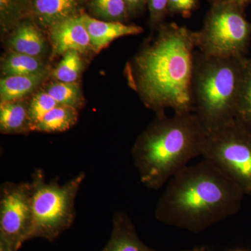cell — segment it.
Wrapping results in <instances>:
<instances>
[{
    "label": "cell",
    "mask_w": 251,
    "mask_h": 251,
    "mask_svg": "<svg viewBox=\"0 0 251 251\" xmlns=\"http://www.w3.org/2000/svg\"><path fill=\"white\" fill-rule=\"evenodd\" d=\"M130 64L132 87L157 115L193 112L191 81L196 34L184 26L163 23Z\"/></svg>",
    "instance_id": "6da1fadb"
},
{
    "label": "cell",
    "mask_w": 251,
    "mask_h": 251,
    "mask_svg": "<svg viewBox=\"0 0 251 251\" xmlns=\"http://www.w3.org/2000/svg\"><path fill=\"white\" fill-rule=\"evenodd\" d=\"M166 184L155 209L156 219L196 233L237 214L246 195L204 158L185 167Z\"/></svg>",
    "instance_id": "7a4b0ae2"
},
{
    "label": "cell",
    "mask_w": 251,
    "mask_h": 251,
    "mask_svg": "<svg viewBox=\"0 0 251 251\" xmlns=\"http://www.w3.org/2000/svg\"><path fill=\"white\" fill-rule=\"evenodd\" d=\"M206 130L194 112L157 115L156 121L140 135L132 158L141 182L160 189L188 163L202 154Z\"/></svg>",
    "instance_id": "3957f363"
},
{
    "label": "cell",
    "mask_w": 251,
    "mask_h": 251,
    "mask_svg": "<svg viewBox=\"0 0 251 251\" xmlns=\"http://www.w3.org/2000/svg\"><path fill=\"white\" fill-rule=\"evenodd\" d=\"M247 69L242 57H214L195 51L193 112L206 130L234 120Z\"/></svg>",
    "instance_id": "277c9868"
},
{
    "label": "cell",
    "mask_w": 251,
    "mask_h": 251,
    "mask_svg": "<svg viewBox=\"0 0 251 251\" xmlns=\"http://www.w3.org/2000/svg\"><path fill=\"white\" fill-rule=\"evenodd\" d=\"M85 178L79 173L65 184L57 180L47 182L36 169L31 175V221L27 241L42 238L54 242L70 228L75 217V199Z\"/></svg>",
    "instance_id": "5b68a950"
},
{
    "label": "cell",
    "mask_w": 251,
    "mask_h": 251,
    "mask_svg": "<svg viewBox=\"0 0 251 251\" xmlns=\"http://www.w3.org/2000/svg\"><path fill=\"white\" fill-rule=\"evenodd\" d=\"M201 156L251 194V131L235 119L206 130Z\"/></svg>",
    "instance_id": "8992f818"
},
{
    "label": "cell",
    "mask_w": 251,
    "mask_h": 251,
    "mask_svg": "<svg viewBox=\"0 0 251 251\" xmlns=\"http://www.w3.org/2000/svg\"><path fill=\"white\" fill-rule=\"evenodd\" d=\"M242 9L227 3L211 4L202 27L195 31L196 50L214 57H242L251 31Z\"/></svg>",
    "instance_id": "52a82bcc"
},
{
    "label": "cell",
    "mask_w": 251,
    "mask_h": 251,
    "mask_svg": "<svg viewBox=\"0 0 251 251\" xmlns=\"http://www.w3.org/2000/svg\"><path fill=\"white\" fill-rule=\"evenodd\" d=\"M31 185L4 183L0 195V238L19 250L27 241L31 221Z\"/></svg>",
    "instance_id": "ba28073f"
},
{
    "label": "cell",
    "mask_w": 251,
    "mask_h": 251,
    "mask_svg": "<svg viewBox=\"0 0 251 251\" xmlns=\"http://www.w3.org/2000/svg\"><path fill=\"white\" fill-rule=\"evenodd\" d=\"M80 15L67 18L50 28V37L54 55L65 54L69 51L87 53L92 49L88 31Z\"/></svg>",
    "instance_id": "9c48e42d"
},
{
    "label": "cell",
    "mask_w": 251,
    "mask_h": 251,
    "mask_svg": "<svg viewBox=\"0 0 251 251\" xmlns=\"http://www.w3.org/2000/svg\"><path fill=\"white\" fill-rule=\"evenodd\" d=\"M84 0H23V8L33 19L46 28L82 14Z\"/></svg>",
    "instance_id": "30bf717a"
},
{
    "label": "cell",
    "mask_w": 251,
    "mask_h": 251,
    "mask_svg": "<svg viewBox=\"0 0 251 251\" xmlns=\"http://www.w3.org/2000/svg\"><path fill=\"white\" fill-rule=\"evenodd\" d=\"M82 22L90 36L91 45L96 52H99L115 39L122 36L136 35L143 31V28L135 25L114 21H99L82 13Z\"/></svg>",
    "instance_id": "8fae6325"
},
{
    "label": "cell",
    "mask_w": 251,
    "mask_h": 251,
    "mask_svg": "<svg viewBox=\"0 0 251 251\" xmlns=\"http://www.w3.org/2000/svg\"><path fill=\"white\" fill-rule=\"evenodd\" d=\"M100 251H156L148 247L138 237L134 226L123 212L115 214L111 235Z\"/></svg>",
    "instance_id": "7c38bea8"
},
{
    "label": "cell",
    "mask_w": 251,
    "mask_h": 251,
    "mask_svg": "<svg viewBox=\"0 0 251 251\" xmlns=\"http://www.w3.org/2000/svg\"><path fill=\"white\" fill-rule=\"evenodd\" d=\"M14 52L38 57L45 50V41L39 28L26 21L20 24L9 41Z\"/></svg>",
    "instance_id": "4fadbf2b"
},
{
    "label": "cell",
    "mask_w": 251,
    "mask_h": 251,
    "mask_svg": "<svg viewBox=\"0 0 251 251\" xmlns=\"http://www.w3.org/2000/svg\"><path fill=\"white\" fill-rule=\"evenodd\" d=\"M45 70L25 75H13L0 81L1 103L16 101L27 96L36 89L46 77Z\"/></svg>",
    "instance_id": "5bb4252c"
},
{
    "label": "cell",
    "mask_w": 251,
    "mask_h": 251,
    "mask_svg": "<svg viewBox=\"0 0 251 251\" xmlns=\"http://www.w3.org/2000/svg\"><path fill=\"white\" fill-rule=\"evenodd\" d=\"M0 130L5 134L21 133L31 130L28 105L18 100L1 103Z\"/></svg>",
    "instance_id": "9a60e30c"
},
{
    "label": "cell",
    "mask_w": 251,
    "mask_h": 251,
    "mask_svg": "<svg viewBox=\"0 0 251 251\" xmlns=\"http://www.w3.org/2000/svg\"><path fill=\"white\" fill-rule=\"evenodd\" d=\"M77 110L58 105L43 117L32 130L44 133H57L70 129L77 120Z\"/></svg>",
    "instance_id": "2e32d148"
},
{
    "label": "cell",
    "mask_w": 251,
    "mask_h": 251,
    "mask_svg": "<svg viewBox=\"0 0 251 251\" xmlns=\"http://www.w3.org/2000/svg\"><path fill=\"white\" fill-rule=\"evenodd\" d=\"M42 70V63L38 57L16 52L8 55L1 65V72L6 77L30 75Z\"/></svg>",
    "instance_id": "e0dca14e"
},
{
    "label": "cell",
    "mask_w": 251,
    "mask_h": 251,
    "mask_svg": "<svg viewBox=\"0 0 251 251\" xmlns=\"http://www.w3.org/2000/svg\"><path fill=\"white\" fill-rule=\"evenodd\" d=\"M89 9L94 16L114 22L125 23L130 16L124 0H90Z\"/></svg>",
    "instance_id": "ac0fdd59"
},
{
    "label": "cell",
    "mask_w": 251,
    "mask_h": 251,
    "mask_svg": "<svg viewBox=\"0 0 251 251\" xmlns=\"http://www.w3.org/2000/svg\"><path fill=\"white\" fill-rule=\"evenodd\" d=\"M46 92L56 100L58 105L71 108H80L82 105V92L80 86L75 82H57L48 86Z\"/></svg>",
    "instance_id": "d6986e66"
},
{
    "label": "cell",
    "mask_w": 251,
    "mask_h": 251,
    "mask_svg": "<svg viewBox=\"0 0 251 251\" xmlns=\"http://www.w3.org/2000/svg\"><path fill=\"white\" fill-rule=\"evenodd\" d=\"M80 53L76 51H69L63 56V58L52 73L54 79L59 82H76L82 68Z\"/></svg>",
    "instance_id": "ffe728a7"
},
{
    "label": "cell",
    "mask_w": 251,
    "mask_h": 251,
    "mask_svg": "<svg viewBox=\"0 0 251 251\" xmlns=\"http://www.w3.org/2000/svg\"><path fill=\"white\" fill-rule=\"evenodd\" d=\"M234 119L251 131V67H248Z\"/></svg>",
    "instance_id": "44dd1931"
},
{
    "label": "cell",
    "mask_w": 251,
    "mask_h": 251,
    "mask_svg": "<svg viewBox=\"0 0 251 251\" xmlns=\"http://www.w3.org/2000/svg\"><path fill=\"white\" fill-rule=\"evenodd\" d=\"M58 105L52 97L46 92H40L34 95L28 105V114L31 124V128L52 109Z\"/></svg>",
    "instance_id": "7402d4cb"
},
{
    "label": "cell",
    "mask_w": 251,
    "mask_h": 251,
    "mask_svg": "<svg viewBox=\"0 0 251 251\" xmlns=\"http://www.w3.org/2000/svg\"><path fill=\"white\" fill-rule=\"evenodd\" d=\"M169 0H147L150 11V23L154 27H158L163 24L168 15Z\"/></svg>",
    "instance_id": "603a6c76"
},
{
    "label": "cell",
    "mask_w": 251,
    "mask_h": 251,
    "mask_svg": "<svg viewBox=\"0 0 251 251\" xmlns=\"http://www.w3.org/2000/svg\"><path fill=\"white\" fill-rule=\"evenodd\" d=\"M199 2L200 0H169L168 12L169 15H180L188 18L198 9Z\"/></svg>",
    "instance_id": "cb8c5ba5"
},
{
    "label": "cell",
    "mask_w": 251,
    "mask_h": 251,
    "mask_svg": "<svg viewBox=\"0 0 251 251\" xmlns=\"http://www.w3.org/2000/svg\"><path fill=\"white\" fill-rule=\"evenodd\" d=\"M23 4L20 0H0V11H1V21L10 17L12 14L22 12Z\"/></svg>",
    "instance_id": "d4e9b609"
},
{
    "label": "cell",
    "mask_w": 251,
    "mask_h": 251,
    "mask_svg": "<svg viewBox=\"0 0 251 251\" xmlns=\"http://www.w3.org/2000/svg\"><path fill=\"white\" fill-rule=\"evenodd\" d=\"M130 16L141 12L147 5V0H124Z\"/></svg>",
    "instance_id": "484cf974"
},
{
    "label": "cell",
    "mask_w": 251,
    "mask_h": 251,
    "mask_svg": "<svg viewBox=\"0 0 251 251\" xmlns=\"http://www.w3.org/2000/svg\"><path fill=\"white\" fill-rule=\"evenodd\" d=\"M209 1L211 4L227 3V4L237 5V6L244 8L251 2V0H209Z\"/></svg>",
    "instance_id": "4316f807"
},
{
    "label": "cell",
    "mask_w": 251,
    "mask_h": 251,
    "mask_svg": "<svg viewBox=\"0 0 251 251\" xmlns=\"http://www.w3.org/2000/svg\"><path fill=\"white\" fill-rule=\"evenodd\" d=\"M0 251H18L5 239L0 238Z\"/></svg>",
    "instance_id": "83f0119b"
},
{
    "label": "cell",
    "mask_w": 251,
    "mask_h": 251,
    "mask_svg": "<svg viewBox=\"0 0 251 251\" xmlns=\"http://www.w3.org/2000/svg\"><path fill=\"white\" fill-rule=\"evenodd\" d=\"M182 251H206L204 248H196V249H191V250Z\"/></svg>",
    "instance_id": "f1b7e54d"
},
{
    "label": "cell",
    "mask_w": 251,
    "mask_h": 251,
    "mask_svg": "<svg viewBox=\"0 0 251 251\" xmlns=\"http://www.w3.org/2000/svg\"></svg>",
    "instance_id": "f546056e"
}]
</instances>
